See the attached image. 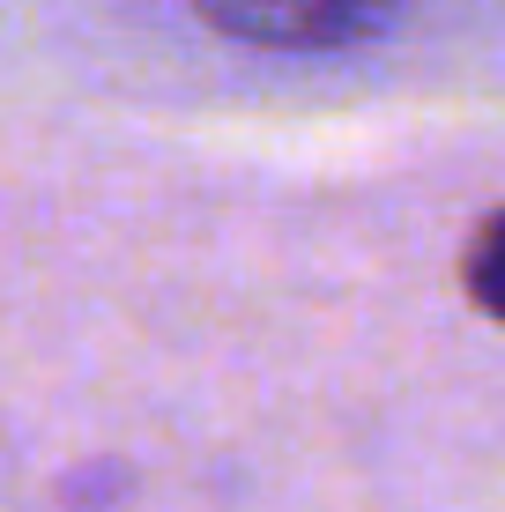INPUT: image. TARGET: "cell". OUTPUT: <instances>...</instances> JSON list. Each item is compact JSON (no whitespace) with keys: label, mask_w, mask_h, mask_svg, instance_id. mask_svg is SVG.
Wrapping results in <instances>:
<instances>
[{"label":"cell","mask_w":505,"mask_h":512,"mask_svg":"<svg viewBox=\"0 0 505 512\" xmlns=\"http://www.w3.org/2000/svg\"><path fill=\"white\" fill-rule=\"evenodd\" d=\"M194 15L260 52H342L372 38L394 0H194Z\"/></svg>","instance_id":"6da1fadb"},{"label":"cell","mask_w":505,"mask_h":512,"mask_svg":"<svg viewBox=\"0 0 505 512\" xmlns=\"http://www.w3.org/2000/svg\"><path fill=\"white\" fill-rule=\"evenodd\" d=\"M461 290H468V305H476L483 320L505 327V208H491V216L476 223V238H468V253H461Z\"/></svg>","instance_id":"7a4b0ae2"}]
</instances>
